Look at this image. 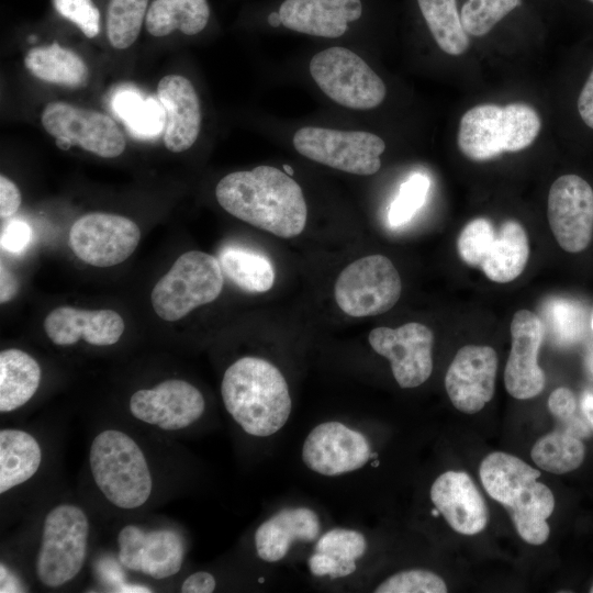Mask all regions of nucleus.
Listing matches in <instances>:
<instances>
[{"mask_svg":"<svg viewBox=\"0 0 593 593\" xmlns=\"http://www.w3.org/2000/svg\"><path fill=\"white\" fill-rule=\"evenodd\" d=\"M219 204L233 216L276 236L291 238L305 227L307 209L299 183L271 166L235 171L215 188Z\"/></svg>","mask_w":593,"mask_h":593,"instance_id":"obj_1","label":"nucleus"},{"mask_svg":"<svg viewBox=\"0 0 593 593\" xmlns=\"http://www.w3.org/2000/svg\"><path fill=\"white\" fill-rule=\"evenodd\" d=\"M225 409L243 430L268 437L289 419L292 401L281 371L268 360L243 357L224 372L221 384Z\"/></svg>","mask_w":593,"mask_h":593,"instance_id":"obj_2","label":"nucleus"},{"mask_svg":"<svg viewBox=\"0 0 593 593\" xmlns=\"http://www.w3.org/2000/svg\"><path fill=\"white\" fill-rule=\"evenodd\" d=\"M479 474L485 492L507 511L519 537L529 545L546 542L555 496L537 480L540 472L516 456L494 451L482 460Z\"/></svg>","mask_w":593,"mask_h":593,"instance_id":"obj_3","label":"nucleus"},{"mask_svg":"<svg viewBox=\"0 0 593 593\" xmlns=\"http://www.w3.org/2000/svg\"><path fill=\"white\" fill-rule=\"evenodd\" d=\"M540 127L537 111L528 104H479L462 115L457 144L467 158L485 161L528 147Z\"/></svg>","mask_w":593,"mask_h":593,"instance_id":"obj_4","label":"nucleus"},{"mask_svg":"<svg viewBox=\"0 0 593 593\" xmlns=\"http://www.w3.org/2000/svg\"><path fill=\"white\" fill-rule=\"evenodd\" d=\"M93 480L113 505L132 510L142 506L152 493V475L138 445L116 429L101 432L89 454Z\"/></svg>","mask_w":593,"mask_h":593,"instance_id":"obj_5","label":"nucleus"},{"mask_svg":"<svg viewBox=\"0 0 593 593\" xmlns=\"http://www.w3.org/2000/svg\"><path fill=\"white\" fill-rule=\"evenodd\" d=\"M223 284L217 258L199 250L187 251L153 288L152 305L160 318L175 322L217 299Z\"/></svg>","mask_w":593,"mask_h":593,"instance_id":"obj_6","label":"nucleus"},{"mask_svg":"<svg viewBox=\"0 0 593 593\" xmlns=\"http://www.w3.org/2000/svg\"><path fill=\"white\" fill-rule=\"evenodd\" d=\"M88 535V517L78 506L60 504L46 515L36 559V574L44 585L61 586L79 573Z\"/></svg>","mask_w":593,"mask_h":593,"instance_id":"obj_7","label":"nucleus"},{"mask_svg":"<svg viewBox=\"0 0 593 593\" xmlns=\"http://www.w3.org/2000/svg\"><path fill=\"white\" fill-rule=\"evenodd\" d=\"M310 72L320 89L343 107L369 110L385 98L382 79L348 48L329 47L318 52L310 61Z\"/></svg>","mask_w":593,"mask_h":593,"instance_id":"obj_8","label":"nucleus"},{"mask_svg":"<svg viewBox=\"0 0 593 593\" xmlns=\"http://www.w3.org/2000/svg\"><path fill=\"white\" fill-rule=\"evenodd\" d=\"M402 292L400 275L383 255H369L348 265L338 276L334 295L339 309L354 317L391 310Z\"/></svg>","mask_w":593,"mask_h":593,"instance_id":"obj_9","label":"nucleus"},{"mask_svg":"<svg viewBox=\"0 0 593 593\" xmlns=\"http://www.w3.org/2000/svg\"><path fill=\"white\" fill-rule=\"evenodd\" d=\"M293 146L313 161L360 176L373 175L380 169V156L385 149L383 139L376 134L316 126L296 131Z\"/></svg>","mask_w":593,"mask_h":593,"instance_id":"obj_10","label":"nucleus"},{"mask_svg":"<svg viewBox=\"0 0 593 593\" xmlns=\"http://www.w3.org/2000/svg\"><path fill=\"white\" fill-rule=\"evenodd\" d=\"M139 239V227L132 220L102 212L82 215L69 231L72 253L83 262L102 268L126 260Z\"/></svg>","mask_w":593,"mask_h":593,"instance_id":"obj_11","label":"nucleus"},{"mask_svg":"<svg viewBox=\"0 0 593 593\" xmlns=\"http://www.w3.org/2000/svg\"><path fill=\"white\" fill-rule=\"evenodd\" d=\"M547 216L559 246L568 253H580L593 237V187L582 176L558 177L548 193Z\"/></svg>","mask_w":593,"mask_h":593,"instance_id":"obj_12","label":"nucleus"},{"mask_svg":"<svg viewBox=\"0 0 593 593\" xmlns=\"http://www.w3.org/2000/svg\"><path fill=\"white\" fill-rule=\"evenodd\" d=\"M45 131L97 156L113 158L125 149V138L108 115L64 102L48 103L41 116Z\"/></svg>","mask_w":593,"mask_h":593,"instance_id":"obj_13","label":"nucleus"},{"mask_svg":"<svg viewBox=\"0 0 593 593\" xmlns=\"http://www.w3.org/2000/svg\"><path fill=\"white\" fill-rule=\"evenodd\" d=\"M368 340L377 354L389 359L401 388H416L430 377L434 334L426 325L410 322L396 328L377 327Z\"/></svg>","mask_w":593,"mask_h":593,"instance_id":"obj_14","label":"nucleus"},{"mask_svg":"<svg viewBox=\"0 0 593 593\" xmlns=\"http://www.w3.org/2000/svg\"><path fill=\"white\" fill-rule=\"evenodd\" d=\"M371 457L367 437L336 421L316 425L302 447L305 466L322 475L335 477L362 468Z\"/></svg>","mask_w":593,"mask_h":593,"instance_id":"obj_15","label":"nucleus"},{"mask_svg":"<svg viewBox=\"0 0 593 593\" xmlns=\"http://www.w3.org/2000/svg\"><path fill=\"white\" fill-rule=\"evenodd\" d=\"M496 372L497 355L492 347H461L445 376V388L452 405L467 414L481 411L494 395Z\"/></svg>","mask_w":593,"mask_h":593,"instance_id":"obj_16","label":"nucleus"},{"mask_svg":"<svg viewBox=\"0 0 593 593\" xmlns=\"http://www.w3.org/2000/svg\"><path fill=\"white\" fill-rule=\"evenodd\" d=\"M205 410L202 393L191 383L166 380L153 389L136 391L130 399V411L136 418L164 430L186 428Z\"/></svg>","mask_w":593,"mask_h":593,"instance_id":"obj_17","label":"nucleus"},{"mask_svg":"<svg viewBox=\"0 0 593 593\" xmlns=\"http://www.w3.org/2000/svg\"><path fill=\"white\" fill-rule=\"evenodd\" d=\"M544 338V324L538 315L517 311L511 323V351L504 370V385L517 400L533 399L545 388V372L537 358Z\"/></svg>","mask_w":593,"mask_h":593,"instance_id":"obj_18","label":"nucleus"},{"mask_svg":"<svg viewBox=\"0 0 593 593\" xmlns=\"http://www.w3.org/2000/svg\"><path fill=\"white\" fill-rule=\"evenodd\" d=\"M119 561L132 571L160 580L176 574L182 564L181 537L171 529L143 530L133 525L118 536Z\"/></svg>","mask_w":593,"mask_h":593,"instance_id":"obj_19","label":"nucleus"},{"mask_svg":"<svg viewBox=\"0 0 593 593\" xmlns=\"http://www.w3.org/2000/svg\"><path fill=\"white\" fill-rule=\"evenodd\" d=\"M430 500L457 533L472 536L489 522V511L471 477L465 471H446L432 484Z\"/></svg>","mask_w":593,"mask_h":593,"instance_id":"obj_20","label":"nucleus"},{"mask_svg":"<svg viewBox=\"0 0 593 593\" xmlns=\"http://www.w3.org/2000/svg\"><path fill=\"white\" fill-rule=\"evenodd\" d=\"M124 327L122 316L112 310L59 306L44 321L47 336L59 346L74 345L80 338L94 346H110L120 339Z\"/></svg>","mask_w":593,"mask_h":593,"instance_id":"obj_21","label":"nucleus"},{"mask_svg":"<svg viewBox=\"0 0 593 593\" xmlns=\"http://www.w3.org/2000/svg\"><path fill=\"white\" fill-rule=\"evenodd\" d=\"M157 97L165 112V146L172 153L189 149L201 126V110L192 83L183 76L168 75L160 79Z\"/></svg>","mask_w":593,"mask_h":593,"instance_id":"obj_22","label":"nucleus"},{"mask_svg":"<svg viewBox=\"0 0 593 593\" xmlns=\"http://www.w3.org/2000/svg\"><path fill=\"white\" fill-rule=\"evenodd\" d=\"M278 12L287 29L334 38L361 16L362 4L360 0H284Z\"/></svg>","mask_w":593,"mask_h":593,"instance_id":"obj_23","label":"nucleus"},{"mask_svg":"<svg viewBox=\"0 0 593 593\" xmlns=\"http://www.w3.org/2000/svg\"><path fill=\"white\" fill-rule=\"evenodd\" d=\"M321 530L317 514L309 507L283 508L261 523L255 533L258 557L267 562L283 559L295 541L310 542Z\"/></svg>","mask_w":593,"mask_h":593,"instance_id":"obj_24","label":"nucleus"},{"mask_svg":"<svg viewBox=\"0 0 593 593\" xmlns=\"http://www.w3.org/2000/svg\"><path fill=\"white\" fill-rule=\"evenodd\" d=\"M367 550L365 536L355 529L333 528L324 533L315 544L307 560L315 577L345 578L357 569V561Z\"/></svg>","mask_w":593,"mask_h":593,"instance_id":"obj_25","label":"nucleus"},{"mask_svg":"<svg viewBox=\"0 0 593 593\" xmlns=\"http://www.w3.org/2000/svg\"><path fill=\"white\" fill-rule=\"evenodd\" d=\"M529 257V240L524 227L505 221L492 242L480 268L493 282L507 283L524 271Z\"/></svg>","mask_w":593,"mask_h":593,"instance_id":"obj_26","label":"nucleus"},{"mask_svg":"<svg viewBox=\"0 0 593 593\" xmlns=\"http://www.w3.org/2000/svg\"><path fill=\"white\" fill-rule=\"evenodd\" d=\"M41 367L27 353L7 349L0 354V412L8 413L24 405L41 382Z\"/></svg>","mask_w":593,"mask_h":593,"instance_id":"obj_27","label":"nucleus"},{"mask_svg":"<svg viewBox=\"0 0 593 593\" xmlns=\"http://www.w3.org/2000/svg\"><path fill=\"white\" fill-rule=\"evenodd\" d=\"M24 65L38 79L69 88H81L89 78L81 57L58 43L31 48Z\"/></svg>","mask_w":593,"mask_h":593,"instance_id":"obj_28","label":"nucleus"},{"mask_svg":"<svg viewBox=\"0 0 593 593\" xmlns=\"http://www.w3.org/2000/svg\"><path fill=\"white\" fill-rule=\"evenodd\" d=\"M42 451L36 439L26 432H0V493L27 481L38 470Z\"/></svg>","mask_w":593,"mask_h":593,"instance_id":"obj_29","label":"nucleus"},{"mask_svg":"<svg viewBox=\"0 0 593 593\" xmlns=\"http://www.w3.org/2000/svg\"><path fill=\"white\" fill-rule=\"evenodd\" d=\"M206 0H154L146 13L149 34L161 37L179 30L186 35L200 33L208 24Z\"/></svg>","mask_w":593,"mask_h":593,"instance_id":"obj_30","label":"nucleus"},{"mask_svg":"<svg viewBox=\"0 0 593 593\" xmlns=\"http://www.w3.org/2000/svg\"><path fill=\"white\" fill-rule=\"evenodd\" d=\"M217 259L223 273L247 292L262 293L273 286L275 269L270 259L260 253L228 246Z\"/></svg>","mask_w":593,"mask_h":593,"instance_id":"obj_31","label":"nucleus"},{"mask_svg":"<svg viewBox=\"0 0 593 593\" xmlns=\"http://www.w3.org/2000/svg\"><path fill=\"white\" fill-rule=\"evenodd\" d=\"M427 26L441 51L461 55L469 47L456 0H417Z\"/></svg>","mask_w":593,"mask_h":593,"instance_id":"obj_32","label":"nucleus"},{"mask_svg":"<svg viewBox=\"0 0 593 593\" xmlns=\"http://www.w3.org/2000/svg\"><path fill=\"white\" fill-rule=\"evenodd\" d=\"M530 457L539 468L555 474H563L582 465L585 446L580 437L569 430H553L535 443Z\"/></svg>","mask_w":593,"mask_h":593,"instance_id":"obj_33","label":"nucleus"},{"mask_svg":"<svg viewBox=\"0 0 593 593\" xmlns=\"http://www.w3.org/2000/svg\"><path fill=\"white\" fill-rule=\"evenodd\" d=\"M113 107L133 134L139 137H150L165 127L164 109L155 99L143 100L139 93L124 90L116 93Z\"/></svg>","mask_w":593,"mask_h":593,"instance_id":"obj_34","label":"nucleus"},{"mask_svg":"<svg viewBox=\"0 0 593 593\" xmlns=\"http://www.w3.org/2000/svg\"><path fill=\"white\" fill-rule=\"evenodd\" d=\"M148 0H110L107 12V35L118 49L130 47L137 38Z\"/></svg>","mask_w":593,"mask_h":593,"instance_id":"obj_35","label":"nucleus"},{"mask_svg":"<svg viewBox=\"0 0 593 593\" xmlns=\"http://www.w3.org/2000/svg\"><path fill=\"white\" fill-rule=\"evenodd\" d=\"M519 4L521 0H467L460 19L468 34L482 36Z\"/></svg>","mask_w":593,"mask_h":593,"instance_id":"obj_36","label":"nucleus"},{"mask_svg":"<svg viewBox=\"0 0 593 593\" xmlns=\"http://www.w3.org/2000/svg\"><path fill=\"white\" fill-rule=\"evenodd\" d=\"M495 235L492 222L485 217H477L466 224L457 239L458 254L465 264L480 268Z\"/></svg>","mask_w":593,"mask_h":593,"instance_id":"obj_37","label":"nucleus"},{"mask_svg":"<svg viewBox=\"0 0 593 593\" xmlns=\"http://www.w3.org/2000/svg\"><path fill=\"white\" fill-rule=\"evenodd\" d=\"M427 176L416 172L410 176L400 187L399 194L389 209V222L392 226L407 223L424 204L428 189Z\"/></svg>","mask_w":593,"mask_h":593,"instance_id":"obj_38","label":"nucleus"},{"mask_svg":"<svg viewBox=\"0 0 593 593\" xmlns=\"http://www.w3.org/2000/svg\"><path fill=\"white\" fill-rule=\"evenodd\" d=\"M447 591L443 578L424 569L396 572L374 589L376 593H446Z\"/></svg>","mask_w":593,"mask_h":593,"instance_id":"obj_39","label":"nucleus"},{"mask_svg":"<svg viewBox=\"0 0 593 593\" xmlns=\"http://www.w3.org/2000/svg\"><path fill=\"white\" fill-rule=\"evenodd\" d=\"M55 10L89 38L100 31V13L92 0H53Z\"/></svg>","mask_w":593,"mask_h":593,"instance_id":"obj_40","label":"nucleus"},{"mask_svg":"<svg viewBox=\"0 0 593 593\" xmlns=\"http://www.w3.org/2000/svg\"><path fill=\"white\" fill-rule=\"evenodd\" d=\"M574 102L579 122L585 131L593 133V63L584 74Z\"/></svg>","mask_w":593,"mask_h":593,"instance_id":"obj_41","label":"nucleus"},{"mask_svg":"<svg viewBox=\"0 0 593 593\" xmlns=\"http://www.w3.org/2000/svg\"><path fill=\"white\" fill-rule=\"evenodd\" d=\"M32 239L30 225L21 220L10 221L2 230L1 248L9 253H21Z\"/></svg>","mask_w":593,"mask_h":593,"instance_id":"obj_42","label":"nucleus"},{"mask_svg":"<svg viewBox=\"0 0 593 593\" xmlns=\"http://www.w3.org/2000/svg\"><path fill=\"white\" fill-rule=\"evenodd\" d=\"M548 407L550 413L561 422L572 418L577 410L574 393L564 387L557 388L549 395Z\"/></svg>","mask_w":593,"mask_h":593,"instance_id":"obj_43","label":"nucleus"},{"mask_svg":"<svg viewBox=\"0 0 593 593\" xmlns=\"http://www.w3.org/2000/svg\"><path fill=\"white\" fill-rule=\"evenodd\" d=\"M21 193L14 182L5 176H0V216L13 215L21 204Z\"/></svg>","mask_w":593,"mask_h":593,"instance_id":"obj_44","label":"nucleus"},{"mask_svg":"<svg viewBox=\"0 0 593 593\" xmlns=\"http://www.w3.org/2000/svg\"><path fill=\"white\" fill-rule=\"evenodd\" d=\"M216 581L206 571H198L189 575L181 585L182 593H211L215 590Z\"/></svg>","mask_w":593,"mask_h":593,"instance_id":"obj_45","label":"nucleus"},{"mask_svg":"<svg viewBox=\"0 0 593 593\" xmlns=\"http://www.w3.org/2000/svg\"><path fill=\"white\" fill-rule=\"evenodd\" d=\"M1 293L0 301L1 303L10 301L16 293L19 284L13 273H11L7 268L1 265Z\"/></svg>","mask_w":593,"mask_h":593,"instance_id":"obj_46","label":"nucleus"},{"mask_svg":"<svg viewBox=\"0 0 593 593\" xmlns=\"http://www.w3.org/2000/svg\"><path fill=\"white\" fill-rule=\"evenodd\" d=\"M0 574H1V586L0 592H21L22 586L19 582V580L14 579L13 574L10 573L8 568L1 563L0 566Z\"/></svg>","mask_w":593,"mask_h":593,"instance_id":"obj_47","label":"nucleus"},{"mask_svg":"<svg viewBox=\"0 0 593 593\" xmlns=\"http://www.w3.org/2000/svg\"><path fill=\"white\" fill-rule=\"evenodd\" d=\"M581 409L590 424L593 426V394L584 393L581 399Z\"/></svg>","mask_w":593,"mask_h":593,"instance_id":"obj_48","label":"nucleus"},{"mask_svg":"<svg viewBox=\"0 0 593 593\" xmlns=\"http://www.w3.org/2000/svg\"><path fill=\"white\" fill-rule=\"evenodd\" d=\"M268 21L272 26H278L279 24H281L279 12L270 13Z\"/></svg>","mask_w":593,"mask_h":593,"instance_id":"obj_49","label":"nucleus"},{"mask_svg":"<svg viewBox=\"0 0 593 593\" xmlns=\"http://www.w3.org/2000/svg\"><path fill=\"white\" fill-rule=\"evenodd\" d=\"M284 170L288 171V175H292V169L289 166H284Z\"/></svg>","mask_w":593,"mask_h":593,"instance_id":"obj_50","label":"nucleus"},{"mask_svg":"<svg viewBox=\"0 0 593 593\" xmlns=\"http://www.w3.org/2000/svg\"><path fill=\"white\" fill-rule=\"evenodd\" d=\"M588 5L593 7V0H583Z\"/></svg>","mask_w":593,"mask_h":593,"instance_id":"obj_51","label":"nucleus"},{"mask_svg":"<svg viewBox=\"0 0 593 593\" xmlns=\"http://www.w3.org/2000/svg\"><path fill=\"white\" fill-rule=\"evenodd\" d=\"M590 592L593 593V584L590 588Z\"/></svg>","mask_w":593,"mask_h":593,"instance_id":"obj_52","label":"nucleus"},{"mask_svg":"<svg viewBox=\"0 0 593 593\" xmlns=\"http://www.w3.org/2000/svg\"><path fill=\"white\" fill-rule=\"evenodd\" d=\"M591 327H592V329H593V317H592V320H591Z\"/></svg>","mask_w":593,"mask_h":593,"instance_id":"obj_53","label":"nucleus"}]
</instances>
